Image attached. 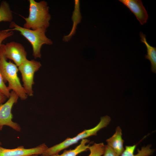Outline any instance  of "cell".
<instances>
[{"label":"cell","instance_id":"cell-1","mask_svg":"<svg viewBox=\"0 0 156 156\" xmlns=\"http://www.w3.org/2000/svg\"><path fill=\"white\" fill-rule=\"evenodd\" d=\"M29 14L28 17L21 16L25 20L23 27L35 30L40 29H47L49 25L51 18L49 12V7L44 1L37 2L29 0Z\"/></svg>","mask_w":156,"mask_h":156},{"label":"cell","instance_id":"cell-2","mask_svg":"<svg viewBox=\"0 0 156 156\" xmlns=\"http://www.w3.org/2000/svg\"><path fill=\"white\" fill-rule=\"evenodd\" d=\"M0 47V72L5 83L8 82L9 90L15 92L22 100H25L27 95L22 86L18 77L17 66L8 62Z\"/></svg>","mask_w":156,"mask_h":156},{"label":"cell","instance_id":"cell-3","mask_svg":"<svg viewBox=\"0 0 156 156\" xmlns=\"http://www.w3.org/2000/svg\"><path fill=\"white\" fill-rule=\"evenodd\" d=\"M111 120L110 117L108 116L101 117L99 123L94 127L85 130L73 138H67L58 144L48 147L41 156H52L58 155L61 151L76 144L80 140L92 135H96L97 132L101 129L106 127Z\"/></svg>","mask_w":156,"mask_h":156},{"label":"cell","instance_id":"cell-4","mask_svg":"<svg viewBox=\"0 0 156 156\" xmlns=\"http://www.w3.org/2000/svg\"><path fill=\"white\" fill-rule=\"evenodd\" d=\"M9 27L10 30L19 31L30 43L32 47L33 55L35 59L41 58V49L43 44H53L51 40L45 35L46 29L33 30L22 27L13 21L10 23Z\"/></svg>","mask_w":156,"mask_h":156},{"label":"cell","instance_id":"cell-5","mask_svg":"<svg viewBox=\"0 0 156 156\" xmlns=\"http://www.w3.org/2000/svg\"><path fill=\"white\" fill-rule=\"evenodd\" d=\"M41 66L39 62L27 59L18 67V70L21 75L23 87L27 96H32L33 95L32 86L34 83V74Z\"/></svg>","mask_w":156,"mask_h":156},{"label":"cell","instance_id":"cell-6","mask_svg":"<svg viewBox=\"0 0 156 156\" xmlns=\"http://www.w3.org/2000/svg\"><path fill=\"white\" fill-rule=\"evenodd\" d=\"M18 98L16 93L12 91L8 100L5 103L0 105V131L2 130L3 126L6 125L17 131H20L21 128L19 125L12 120V107L16 103Z\"/></svg>","mask_w":156,"mask_h":156},{"label":"cell","instance_id":"cell-7","mask_svg":"<svg viewBox=\"0 0 156 156\" xmlns=\"http://www.w3.org/2000/svg\"><path fill=\"white\" fill-rule=\"evenodd\" d=\"M0 47L6 58L12 60L17 67L27 59V52L20 43L12 41L2 44Z\"/></svg>","mask_w":156,"mask_h":156},{"label":"cell","instance_id":"cell-8","mask_svg":"<svg viewBox=\"0 0 156 156\" xmlns=\"http://www.w3.org/2000/svg\"><path fill=\"white\" fill-rule=\"evenodd\" d=\"M48 147L45 143L36 147L25 148L22 146L13 149H7L0 146V156H29L33 155H42Z\"/></svg>","mask_w":156,"mask_h":156},{"label":"cell","instance_id":"cell-9","mask_svg":"<svg viewBox=\"0 0 156 156\" xmlns=\"http://www.w3.org/2000/svg\"><path fill=\"white\" fill-rule=\"evenodd\" d=\"M135 15L137 18L143 25L146 23L148 16L140 0H119Z\"/></svg>","mask_w":156,"mask_h":156},{"label":"cell","instance_id":"cell-10","mask_svg":"<svg viewBox=\"0 0 156 156\" xmlns=\"http://www.w3.org/2000/svg\"><path fill=\"white\" fill-rule=\"evenodd\" d=\"M107 144L111 147L119 156L121 155L125 149L123 147L124 140L122 138V130L117 127L114 134L106 140Z\"/></svg>","mask_w":156,"mask_h":156},{"label":"cell","instance_id":"cell-11","mask_svg":"<svg viewBox=\"0 0 156 156\" xmlns=\"http://www.w3.org/2000/svg\"><path fill=\"white\" fill-rule=\"evenodd\" d=\"M141 41L144 43L146 47L147 54L145 55V58L148 60L151 63L152 71L156 73V48L151 46L148 42L146 36L140 32V34Z\"/></svg>","mask_w":156,"mask_h":156},{"label":"cell","instance_id":"cell-12","mask_svg":"<svg viewBox=\"0 0 156 156\" xmlns=\"http://www.w3.org/2000/svg\"><path fill=\"white\" fill-rule=\"evenodd\" d=\"M151 145H148L146 146L142 147L140 150H138V153L134 154L136 145L125 146V149L121 156H150L152 155L154 150L151 148Z\"/></svg>","mask_w":156,"mask_h":156},{"label":"cell","instance_id":"cell-13","mask_svg":"<svg viewBox=\"0 0 156 156\" xmlns=\"http://www.w3.org/2000/svg\"><path fill=\"white\" fill-rule=\"evenodd\" d=\"M90 141V140L87 139H83L81 140L80 143L74 149L68 150H65L61 155L58 154L52 156H77L79 153L88 150L90 146L89 144L87 145L86 144Z\"/></svg>","mask_w":156,"mask_h":156},{"label":"cell","instance_id":"cell-14","mask_svg":"<svg viewBox=\"0 0 156 156\" xmlns=\"http://www.w3.org/2000/svg\"><path fill=\"white\" fill-rule=\"evenodd\" d=\"M75 9L73 12L72 17L73 24L72 29L70 34L66 36H64L63 40L68 41L70 39L75 32L76 26L78 23H80L81 18L79 9V0H75Z\"/></svg>","mask_w":156,"mask_h":156},{"label":"cell","instance_id":"cell-15","mask_svg":"<svg viewBox=\"0 0 156 156\" xmlns=\"http://www.w3.org/2000/svg\"><path fill=\"white\" fill-rule=\"evenodd\" d=\"M13 18L12 12L9 3L2 1L0 5V22L4 21L11 23Z\"/></svg>","mask_w":156,"mask_h":156},{"label":"cell","instance_id":"cell-16","mask_svg":"<svg viewBox=\"0 0 156 156\" xmlns=\"http://www.w3.org/2000/svg\"><path fill=\"white\" fill-rule=\"evenodd\" d=\"M105 146L103 143H94L88 148L90 153L88 156H101L104 153Z\"/></svg>","mask_w":156,"mask_h":156},{"label":"cell","instance_id":"cell-17","mask_svg":"<svg viewBox=\"0 0 156 156\" xmlns=\"http://www.w3.org/2000/svg\"><path fill=\"white\" fill-rule=\"evenodd\" d=\"M10 90L5 84L0 72V92L4 94L8 98L10 94Z\"/></svg>","mask_w":156,"mask_h":156},{"label":"cell","instance_id":"cell-18","mask_svg":"<svg viewBox=\"0 0 156 156\" xmlns=\"http://www.w3.org/2000/svg\"><path fill=\"white\" fill-rule=\"evenodd\" d=\"M14 34L13 31L10 30V29H7L0 31V45L3 41Z\"/></svg>","mask_w":156,"mask_h":156},{"label":"cell","instance_id":"cell-19","mask_svg":"<svg viewBox=\"0 0 156 156\" xmlns=\"http://www.w3.org/2000/svg\"><path fill=\"white\" fill-rule=\"evenodd\" d=\"M103 156H119L108 145H105V149Z\"/></svg>","mask_w":156,"mask_h":156},{"label":"cell","instance_id":"cell-20","mask_svg":"<svg viewBox=\"0 0 156 156\" xmlns=\"http://www.w3.org/2000/svg\"><path fill=\"white\" fill-rule=\"evenodd\" d=\"M7 98L3 94L0 92V105L3 104Z\"/></svg>","mask_w":156,"mask_h":156},{"label":"cell","instance_id":"cell-21","mask_svg":"<svg viewBox=\"0 0 156 156\" xmlns=\"http://www.w3.org/2000/svg\"><path fill=\"white\" fill-rule=\"evenodd\" d=\"M29 156H38V155H33Z\"/></svg>","mask_w":156,"mask_h":156},{"label":"cell","instance_id":"cell-22","mask_svg":"<svg viewBox=\"0 0 156 156\" xmlns=\"http://www.w3.org/2000/svg\"><path fill=\"white\" fill-rule=\"evenodd\" d=\"M1 144V142H0V146Z\"/></svg>","mask_w":156,"mask_h":156}]
</instances>
